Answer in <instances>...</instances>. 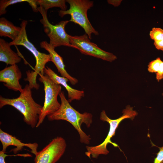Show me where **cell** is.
Here are the masks:
<instances>
[{"instance_id": "cell-6", "label": "cell", "mask_w": 163, "mask_h": 163, "mask_svg": "<svg viewBox=\"0 0 163 163\" xmlns=\"http://www.w3.org/2000/svg\"><path fill=\"white\" fill-rule=\"evenodd\" d=\"M39 80L44 85L45 99L41 112L39 116L36 127H38L43 122L46 116L57 111L61 104L57 98L61 91V85L57 84L46 75L39 74Z\"/></svg>"}, {"instance_id": "cell-14", "label": "cell", "mask_w": 163, "mask_h": 163, "mask_svg": "<svg viewBox=\"0 0 163 163\" xmlns=\"http://www.w3.org/2000/svg\"><path fill=\"white\" fill-rule=\"evenodd\" d=\"M9 43L2 38L0 39V61L7 65L16 64L21 61V58L13 51Z\"/></svg>"}, {"instance_id": "cell-15", "label": "cell", "mask_w": 163, "mask_h": 163, "mask_svg": "<svg viewBox=\"0 0 163 163\" xmlns=\"http://www.w3.org/2000/svg\"><path fill=\"white\" fill-rule=\"evenodd\" d=\"M21 27L15 26L4 17L0 18V36L7 37L14 40L19 34Z\"/></svg>"}, {"instance_id": "cell-12", "label": "cell", "mask_w": 163, "mask_h": 163, "mask_svg": "<svg viewBox=\"0 0 163 163\" xmlns=\"http://www.w3.org/2000/svg\"><path fill=\"white\" fill-rule=\"evenodd\" d=\"M44 73L47 75L54 82L62 85L66 89L68 93V101L71 102L73 100H80L84 96V92L83 91L78 90L72 88L67 84L69 80L65 77L59 76L50 68L46 66L44 69Z\"/></svg>"}, {"instance_id": "cell-22", "label": "cell", "mask_w": 163, "mask_h": 163, "mask_svg": "<svg viewBox=\"0 0 163 163\" xmlns=\"http://www.w3.org/2000/svg\"><path fill=\"white\" fill-rule=\"evenodd\" d=\"M9 156V155L5 154V152L1 151H0V163H7L5 161V158L6 157Z\"/></svg>"}, {"instance_id": "cell-24", "label": "cell", "mask_w": 163, "mask_h": 163, "mask_svg": "<svg viewBox=\"0 0 163 163\" xmlns=\"http://www.w3.org/2000/svg\"><path fill=\"white\" fill-rule=\"evenodd\" d=\"M162 95L163 96V93L162 94Z\"/></svg>"}, {"instance_id": "cell-5", "label": "cell", "mask_w": 163, "mask_h": 163, "mask_svg": "<svg viewBox=\"0 0 163 163\" xmlns=\"http://www.w3.org/2000/svg\"><path fill=\"white\" fill-rule=\"evenodd\" d=\"M70 5L69 8L66 11L60 10L59 15L63 17L66 14L71 17L69 21L78 24L85 30L90 39H91L92 34L99 35L97 31L92 26L87 15L88 10L94 5L93 1L88 0H67Z\"/></svg>"}, {"instance_id": "cell-18", "label": "cell", "mask_w": 163, "mask_h": 163, "mask_svg": "<svg viewBox=\"0 0 163 163\" xmlns=\"http://www.w3.org/2000/svg\"><path fill=\"white\" fill-rule=\"evenodd\" d=\"M64 0H37V5H39L46 10L53 7H59L61 10L66 11L67 6Z\"/></svg>"}, {"instance_id": "cell-4", "label": "cell", "mask_w": 163, "mask_h": 163, "mask_svg": "<svg viewBox=\"0 0 163 163\" xmlns=\"http://www.w3.org/2000/svg\"><path fill=\"white\" fill-rule=\"evenodd\" d=\"M122 113V115L118 118L112 120L107 117L104 110L102 111L100 118L101 120L106 121L109 124L108 133L104 140L100 144L94 146H86L87 151L85 152V154L87 156L89 157L91 156L93 158H97L100 155L107 154L109 151L107 146L109 143L111 144L115 147H118L120 149L117 144L111 141V138L115 135L117 128L123 120L128 118L133 120L138 114L137 112L133 110V107L129 105H127L123 110Z\"/></svg>"}, {"instance_id": "cell-7", "label": "cell", "mask_w": 163, "mask_h": 163, "mask_svg": "<svg viewBox=\"0 0 163 163\" xmlns=\"http://www.w3.org/2000/svg\"><path fill=\"white\" fill-rule=\"evenodd\" d=\"M37 9L42 18L40 20L43 25L44 31L50 39L49 43L54 48L63 46L72 47L69 35L65 31V27L69 21H61L53 25L49 21L47 16V11L43 7H38Z\"/></svg>"}, {"instance_id": "cell-20", "label": "cell", "mask_w": 163, "mask_h": 163, "mask_svg": "<svg viewBox=\"0 0 163 163\" xmlns=\"http://www.w3.org/2000/svg\"><path fill=\"white\" fill-rule=\"evenodd\" d=\"M158 147L159 151L157 154V156L155 158L153 163H163V145Z\"/></svg>"}, {"instance_id": "cell-2", "label": "cell", "mask_w": 163, "mask_h": 163, "mask_svg": "<svg viewBox=\"0 0 163 163\" xmlns=\"http://www.w3.org/2000/svg\"><path fill=\"white\" fill-rule=\"evenodd\" d=\"M59 96L61 101L60 107L57 111L47 116L48 120H62L69 122L78 133L81 142L89 144L91 139L90 136L87 135L82 130L81 126L84 123L87 127H90L92 122V115L87 112L81 113L74 109L66 98L63 91H61Z\"/></svg>"}, {"instance_id": "cell-1", "label": "cell", "mask_w": 163, "mask_h": 163, "mask_svg": "<svg viewBox=\"0 0 163 163\" xmlns=\"http://www.w3.org/2000/svg\"><path fill=\"white\" fill-rule=\"evenodd\" d=\"M31 89L27 84L16 98L10 99L0 96V108L8 105L14 107L23 116L24 122L32 128L36 127L43 106L34 100Z\"/></svg>"}, {"instance_id": "cell-17", "label": "cell", "mask_w": 163, "mask_h": 163, "mask_svg": "<svg viewBox=\"0 0 163 163\" xmlns=\"http://www.w3.org/2000/svg\"><path fill=\"white\" fill-rule=\"evenodd\" d=\"M148 66L149 72L156 73V78L158 82L163 79V61L160 57L150 62Z\"/></svg>"}, {"instance_id": "cell-23", "label": "cell", "mask_w": 163, "mask_h": 163, "mask_svg": "<svg viewBox=\"0 0 163 163\" xmlns=\"http://www.w3.org/2000/svg\"><path fill=\"white\" fill-rule=\"evenodd\" d=\"M122 0H108V3L111 4L114 6H118L120 4Z\"/></svg>"}, {"instance_id": "cell-21", "label": "cell", "mask_w": 163, "mask_h": 163, "mask_svg": "<svg viewBox=\"0 0 163 163\" xmlns=\"http://www.w3.org/2000/svg\"><path fill=\"white\" fill-rule=\"evenodd\" d=\"M154 44L156 49L163 51V39L154 42Z\"/></svg>"}, {"instance_id": "cell-19", "label": "cell", "mask_w": 163, "mask_h": 163, "mask_svg": "<svg viewBox=\"0 0 163 163\" xmlns=\"http://www.w3.org/2000/svg\"><path fill=\"white\" fill-rule=\"evenodd\" d=\"M150 38L154 42L163 39V29L158 27H153L149 33Z\"/></svg>"}, {"instance_id": "cell-9", "label": "cell", "mask_w": 163, "mask_h": 163, "mask_svg": "<svg viewBox=\"0 0 163 163\" xmlns=\"http://www.w3.org/2000/svg\"><path fill=\"white\" fill-rule=\"evenodd\" d=\"M66 147L65 140L61 137L53 139L35 155V163H56L64 153Z\"/></svg>"}, {"instance_id": "cell-8", "label": "cell", "mask_w": 163, "mask_h": 163, "mask_svg": "<svg viewBox=\"0 0 163 163\" xmlns=\"http://www.w3.org/2000/svg\"><path fill=\"white\" fill-rule=\"evenodd\" d=\"M72 47L78 49L82 54L112 62L117 59L112 53L105 51L90 41L86 34L80 36L69 35Z\"/></svg>"}, {"instance_id": "cell-13", "label": "cell", "mask_w": 163, "mask_h": 163, "mask_svg": "<svg viewBox=\"0 0 163 163\" xmlns=\"http://www.w3.org/2000/svg\"><path fill=\"white\" fill-rule=\"evenodd\" d=\"M40 46L41 48L45 49L49 53L51 57V61L55 65L62 76L67 78L72 85L78 82V80L71 76L66 70L63 59L55 51V48L46 41L41 42Z\"/></svg>"}, {"instance_id": "cell-10", "label": "cell", "mask_w": 163, "mask_h": 163, "mask_svg": "<svg viewBox=\"0 0 163 163\" xmlns=\"http://www.w3.org/2000/svg\"><path fill=\"white\" fill-rule=\"evenodd\" d=\"M22 77V73L16 65L6 67L0 71V82L8 89L20 93L23 90L19 81Z\"/></svg>"}, {"instance_id": "cell-16", "label": "cell", "mask_w": 163, "mask_h": 163, "mask_svg": "<svg viewBox=\"0 0 163 163\" xmlns=\"http://www.w3.org/2000/svg\"><path fill=\"white\" fill-rule=\"evenodd\" d=\"M37 0H1L0 1V15L5 14L7 12L6 8L10 5L17 3L27 2L31 6L34 11L38 12L37 2Z\"/></svg>"}, {"instance_id": "cell-11", "label": "cell", "mask_w": 163, "mask_h": 163, "mask_svg": "<svg viewBox=\"0 0 163 163\" xmlns=\"http://www.w3.org/2000/svg\"><path fill=\"white\" fill-rule=\"evenodd\" d=\"M0 141L2 145V150L5 153L7 148L10 145H13L16 148L12 149L10 151H13L14 154L22 149L24 147H28L31 150V152L35 155L37 153L38 144L36 142L33 143H24L17 139L0 129Z\"/></svg>"}, {"instance_id": "cell-3", "label": "cell", "mask_w": 163, "mask_h": 163, "mask_svg": "<svg viewBox=\"0 0 163 163\" xmlns=\"http://www.w3.org/2000/svg\"><path fill=\"white\" fill-rule=\"evenodd\" d=\"M27 21L23 20L20 24L21 32L17 37L13 41L9 43L11 45H21L24 46L34 55L36 59V64L34 71L30 70L26 72L27 77L24 79L25 81L29 82V85L31 89L34 88L37 90L40 85L36 82L37 75L45 74L44 69L46 64L51 61V57L50 54H46L38 51L34 45L30 42L27 34L26 27Z\"/></svg>"}]
</instances>
